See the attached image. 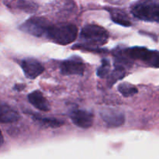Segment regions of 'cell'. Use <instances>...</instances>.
I'll return each instance as SVG.
<instances>
[{"label":"cell","mask_w":159,"mask_h":159,"mask_svg":"<svg viewBox=\"0 0 159 159\" xmlns=\"http://www.w3.org/2000/svg\"><path fill=\"white\" fill-rule=\"evenodd\" d=\"M21 119V116L17 111L7 104L2 102L0 109V122L2 124L17 122Z\"/></svg>","instance_id":"11"},{"label":"cell","mask_w":159,"mask_h":159,"mask_svg":"<svg viewBox=\"0 0 159 159\" xmlns=\"http://www.w3.org/2000/svg\"><path fill=\"white\" fill-rule=\"evenodd\" d=\"M100 116L109 127H120L125 122V116L119 110L106 109L100 112Z\"/></svg>","instance_id":"9"},{"label":"cell","mask_w":159,"mask_h":159,"mask_svg":"<svg viewBox=\"0 0 159 159\" xmlns=\"http://www.w3.org/2000/svg\"><path fill=\"white\" fill-rule=\"evenodd\" d=\"M28 101L36 109L43 112H48L51 109L48 99L44 97L43 93L40 90H35L30 93L27 96Z\"/></svg>","instance_id":"10"},{"label":"cell","mask_w":159,"mask_h":159,"mask_svg":"<svg viewBox=\"0 0 159 159\" xmlns=\"http://www.w3.org/2000/svg\"><path fill=\"white\" fill-rule=\"evenodd\" d=\"M70 119L77 127L88 129L93 126L94 115L91 112L81 109H73L69 113Z\"/></svg>","instance_id":"8"},{"label":"cell","mask_w":159,"mask_h":159,"mask_svg":"<svg viewBox=\"0 0 159 159\" xmlns=\"http://www.w3.org/2000/svg\"><path fill=\"white\" fill-rule=\"evenodd\" d=\"M25 87H26V85H25L24 84H16L13 87V89L20 92V91H22V90H23Z\"/></svg>","instance_id":"18"},{"label":"cell","mask_w":159,"mask_h":159,"mask_svg":"<svg viewBox=\"0 0 159 159\" xmlns=\"http://www.w3.org/2000/svg\"><path fill=\"white\" fill-rule=\"evenodd\" d=\"M132 15L145 22H159V0H138L131 6Z\"/></svg>","instance_id":"3"},{"label":"cell","mask_w":159,"mask_h":159,"mask_svg":"<svg viewBox=\"0 0 159 159\" xmlns=\"http://www.w3.org/2000/svg\"><path fill=\"white\" fill-rule=\"evenodd\" d=\"M114 69L109 75L108 82H107L110 87L113 85V84L116 83L118 80H121L126 75L125 66L119 64H114Z\"/></svg>","instance_id":"14"},{"label":"cell","mask_w":159,"mask_h":159,"mask_svg":"<svg viewBox=\"0 0 159 159\" xmlns=\"http://www.w3.org/2000/svg\"><path fill=\"white\" fill-rule=\"evenodd\" d=\"M12 6L16 9H20L26 12H34L37 9V6L35 3L30 2L26 0H13Z\"/></svg>","instance_id":"15"},{"label":"cell","mask_w":159,"mask_h":159,"mask_svg":"<svg viewBox=\"0 0 159 159\" xmlns=\"http://www.w3.org/2000/svg\"><path fill=\"white\" fill-rule=\"evenodd\" d=\"M51 25V22L44 17L33 16L23 22L19 26V29L30 35L40 37L46 35Z\"/></svg>","instance_id":"5"},{"label":"cell","mask_w":159,"mask_h":159,"mask_svg":"<svg viewBox=\"0 0 159 159\" xmlns=\"http://www.w3.org/2000/svg\"><path fill=\"white\" fill-rule=\"evenodd\" d=\"M81 44H77L74 48H85L86 50L93 49L102 46L107 43L109 33L102 26L97 24H87L83 26L80 33Z\"/></svg>","instance_id":"1"},{"label":"cell","mask_w":159,"mask_h":159,"mask_svg":"<svg viewBox=\"0 0 159 159\" xmlns=\"http://www.w3.org/2000/svg\"><path fill=\"white\" fill-rule=\"evenodd\" d=\"M78 35V27L69 23L51 24L48 28L46 37L54 43L67 45L75 41Z\"/></svg>","instance_id":"2"},{"label":"cell","mask_w":159,"mask_h":159,"mask_svg":"<svg viewBox=\"0 0 159 159\" xmlns=\"http://www.w3.org/2000/svg\"><path fill=\"white\" fill-rule=\"evenodd\" d=\"M110 68H111V64L110 61L107 58H103L101 61V65L96 70V75L98 77L104 79L109 75Z\"/></svg>","instance_id":"17"},{"label":"cell","mask_w":159,"mask_h":159,"mask_svg":"<svg viewBox=\"0 0 159 159\" xmlns=\"http://www.w3.org/2000/svg\"><path fill=\"white\" fill-rule=\"evenodd\" d=\"M117 89L124 97H130V96H134L138 93V89H137V87H135L132 84L128 83V82L120 83L118 85Z\"/></svg>","instance_id":"16"},{"label":"cell","mask_w":159,"mask_h":159,"mask_svg":"<svg viewBox=\"0 0 159 159\" xmlns=\"http://www.w3.org/2000/svg\"><path fill=\"white\" fill-rule=\"evenodd\" d=\"M108 12H110L112 21L114 22L116 24L122 26H126V27L132 26L131 21H130L128 15L124 11L118 9H109Z\"/></svg>","instance_id":"12"},{"label":"cell","mask_w":159,"mask_h":159,"mask_svg":"<svg viewBox=\"0 0 159 159\" xmlns=\"http://www.w3.org/2000/svg\"><path fill=\"white\" fill-rule=\"evenodd\" d=\"M30 115L32 116L33 120L34 121L39 124L40 125L43 126L45 127H51V128H56V127H59L61 126L64 125V121L61 120L54 119V118H45L40 116V115L37 114V113H29Z\"/></svg>","instance_id":"13"},{"label":"cell","mask_w":159,"mask_h":159,"mask_svg":"<svg viewBox=\"0 0 159 159\" xmlns=\"http://www.w3.org/2000/svg\"><path fill=\"white\" fill-rule=\"evenodd\" d=\"M85 70V63L78 56L69 57L60 65V71L63 75H83Z\"/></svg>","instance_id":"6"},{"label":"cell","mask_w":159,"mask_h":159,"mask_svg":"<svg viewBox=\"0 0 159 159\" xmlns=\"http://www.w3.org/2000/svg\"><path fill=\"white\" fill-rule=\"evenodd\" d=\"M23 74L27 79H35L44 71V67L38 60L33 57H26L20 62Z\"/></svg>","instance_id":"7"},{"label":"cell","mask_w":159,"mask_h":159,"mask_svg":"<svg viewBox=\"0 0 159 159\" xmlns=\"http://www.w3.org/2000/svg\"><path fill=\"white\" fill-rule=\"evenodd\" d=\"M124 54L132 60H138L153 68H159V52L148 49L145 47L126 48Z\"/></svg>","instance_id":"4"}]
</instances>
